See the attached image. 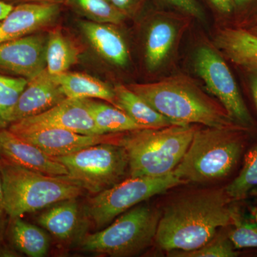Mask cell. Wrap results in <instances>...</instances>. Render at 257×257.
Returning a JSON list of instances; mask_svg holds the SVG:
<instances>
[{"mask_svg": "<svg viewBox=\"0 0 257 257\" xmlns=\"http://www.w3.org/2000/svg\"><path fill=\"white\" fill-rule=\"evenodd\" d=\"M60 86L47 69L28 81L9 116L10 125L42 114L66 99Z\"/></svg>", "mask_w": 257, "mask_h": 257, "instance_id": "16", "label": "cell"}, {"mask_svg": "<svg viewBox=\"0 0 257 257\" xmlns=\"http://www.w3.org/2000/svg\"><path fill=\"white\" fill-rule=\"evenodd\" d=\"M211 8L216 13L224 17L232 20L233 1L232 0H208Z\"/></svg>", "mask_w": 257, "mask_h": 257, "instance_id": "34", "label": "cell"}, {"mask_svg": "<svg viewBox=\"0 0 257 257\" xmlns=\"http://www.w3.org/2000/svg\"><path fill=\"white\" fill-rule=\"evenodd\" d=\"M8 128L52 157L64 156L99 144H119L122 136V133L84 135L55 127L21 128L10 125Z\"/></svg>", "mask_w": 257, "mask_h": 257, "instance_id": "12", "label": "cell"}, {"mask_svg": "<svg viewBox=\"0 0 257 257\" xmlns=\"http://www.w3.org/2000/svg\"><path fill=\"white\" fill-rule=\"evenodd\" d=\"M231 226L228 238L236 250L257 248V221L243 219L235 208Z\"/></svg>", "mask_w": 257, "mask_h": 257, "instance_id": "28", "label": "cell"}, {"mask_svg": "<svg viewBox=\"0 0 257 257\" xmlns=\"http://www.w3.org/2000/svg\"><path fill=\"white\" fill-rule=\"evenodd\" d=\"M54 158L66 167L69 179L92 195L121 182L128 172L127 153L119 144H99Z\"/></svg>", "mask_w": 257, "mask_h": 257, "instance_id": "7", "label": "cell"}, {"mask_svg": "<svg viewBox=\"0 0 257 257\" xmlns=\"http://www.w3.org/2000/svg\"><path fill=\"white\" fill-rule=\"evenodd\" d=\"M3 3L15 7L25 3H50V4L65 5L67 0H0Z\"/></svg>", "mask_w": 257, "mask_h": 257, "instance_id": "36", "label": "cell"}, {"mask_svg": "<svg viewBox=\"0 0 257 257\" xmlns=\"http://www.w3.org/2000/svg\"><path fill=\"white\" fill-rule=\"evenodd\" d=\"M65 5L94 23L119 25L126 16L109 0H67Z\"/></svg>", "mask_w": 257, "mask_h": 257, "instance_id": "26", "label": "cell"}, {"mask_svg": "<svg viewBox=\"0 0 257 257\" xmlns=\"http://www.w3.org/2000/svg\"><path fill=\"white\" fill-rule=\"evenodd\" d=\"M14 7L12 5L7 4V3H3V2L0 1V21L4 20L10 12L13 10Z\"/></svg>", "mask_w": 257, "mask_h": 257, "instance_id": "38", "label": "cell"}, {"mask_svg": "<svg viewBox=\"0 0 257 257\" xmlns=\"http://www.w3.org/2000/svg\"><path fill=\"white\" fill-rule=\"evenodd\" d=\"M162 4L167 5L179 13L188 17L204 20V11L196 0H159Z\"/></svg>", "mask_w": 257, "mask_h": 257, "instance_id": "31", "label": "cell"}, {"mask_svg": "<svg viewBox=\"0 0 257 257\" xmlns=\"http://www.w3.org/2000/svg\"><path fill=\"white\" fill-rule=\"evenodd\" d=\"M79 25L83 35L101 58L116 67L127 65L130 61L127 45L114 25L89 20L81 22Z\"/></svg>", "mask_w": 257, "mask_h": 257, "instance_id": "18", "label": "cell"}, {"mask_svg": "<svg viewBox=\"0 0 257 257\" xmlns=\"http://www.w3.org/2000/svg\"><path fill=\"white\" fill-rule=\"evenodd\" d=\"M196 74L205 84L235 122L252 132L256 127L239 86L224 56L214 45L204 42L196 49L193 58Z\"/></svg>", "mask_w": 257, "mask_h": 257, "instance_id": "9", "label": "cell"}, {"mask_svg": "<svg viewBox=\"0 0 257 257\" xmlns=\"http://www.w3.org/2000/svg\"><path fill=\"white\" fill-rule=\"evenodd\" d=\"M113 89L117 107L144 128H162L174 124L170 119L155 110L141 96L131 90L127 85L117 84Z\"/></svg>", "mask_w": 257, "mask_h": 257, "instance_id": "22", "label": "cell"}, {"mask_svg": "<svg viewBox=\"0 0 257 257\" xmlns=\"http://www.w3.org/2000/svg\"><path fill=\"white\" fill-rule=\"evenodd\" d=\"M184 184L174 172L160 177H130L88 199L82 213L100 229L139 203Z\"/></svg>", "mask_w": 257, "mask_h": 257, "instance_id": "8", "label": "cell"}, {"mask_svg": "<svg viewBox=\"0 0 257 257\" xmlns=\"http://www.w3.org/2000/svg\"><path fill=\"white\" fill-rule=\"evenodd\" d=\"M85 101L94 122L102 135L128 133L145 128L124 111L109 103L94 99H85Z\"/></svg>", "mask_w": 257, "mask_h": 257, "instance_id": "23", "label": "cell"}, {"mask_svg": "<svg viewBox=\"0 0 257 257\" xmlns=\"http://www.w3.org/2000/svg\"><path fill=\"white\" fill-rule=\"evenodd\" d=\"M6 215L4 207V190H3V177H2L1 162H0V216Z\"/></svg>", "mask_w": 257, "mask_h": 257, "instance_id": "37", "label": "cell"}, {"mask_svg": "<svg viewBox=\"0 0 257 257\" xmlns=\"http://www.w3.org/2000/svg\"><path fill=\"white\" fill-rule=\"evenodd\" d=\"M28 83L24 78L0 74V130L10 126V113Z\"/></svg>", "mask_w": 257, "mask_h": 257, "instance_id": "27", "label": "cell"}, {"mask_svg": "<svg viewBox=\"0 0 257 257\" xmlns=\"http://www.w3.org/2000/svg\"><path fill=\"white\" fill-rule=\"evenodd\" d=\"M6 240L17 252L30 257L45 256L50 250L48 234L41 228L23 220V217H9Z\"/></svg>", "mask_w": 257, "mask_h": 257, "instance_id": "19", "label": "cell"}, {"mask_svg": "<svg viewBox=\"0 0 257 257\" xmlns=\"http://www.w3.org/2000/svg\"><path fill=\"white\" fill-rule=\"evenodd\" d=\"M48 33L39 32L0 43V74L30 81L46 69Z\"/></svg>", "mask_w": 257, "mask_h": 257, "instance_id": "11", "label": "cell"}, {"mask_svg": "<svg viewBox=\"0 0 257 257\" xmlns=\"http://www.w3.org/2000/svg\"><path fill=\"white\" fill-rule=\"evenodd\" d=\"M0 160L50 176H68L63 165L9 128L0 130Z\"/></svg>", "mask_w": 257, "mask_h": 257, "instance_id": "14", "label": "cell"}, {"mask_svg": "<svg viewBox=\"0 0 257 257\" xmlns=\"http://www.w3.org/2000/svg\"><path fill=\"white\" fill-rule=\"evenodd\" d=\"M79 50L60 30L48 32L46 50L47 70L52 75L67 72L78 62Z\"/></svg>", "mask_w": 257, "mask_h": 257, "instance_id": "24", "label": "cell"}, {"mask_svg": "<svg viewBox=\"0 0 257 257\" xmlns=\"http://www.w3.org/2000/svg\"><path fill=\"white\" fill-rule=\"evenodd\" d=\"M224 189L199 191L170 203L160 215L155 242L165 251L202 247L219 228L231 226L235 207Z\"/></svg>", "mask_w": 257, "mask_h": 257, "instance_id": "1", "label": "cell"}, {"mask_svg": "<svg viewBox=\"0 0 257 257\" xmlns=\"http://www.w3.org/2000/svg\"><path fill=\"white\" fill-rule=\"evenodd\" d=\"M53 77L67 98L99 99L117 107L114 89L99 79L87 74L69 71Z\"/></svg>", "mask_w": 257, "mask_h": 257, "instance_id": "21", "label": "cell"}, {"mask_svg": "<svg viewBox=\"0 0 257 257\" xmlns=\"http://www.w3.org/2000/svg\"><path fill=\"white\" fill-rule=\"evenodd\" d=\"M251 132L243 127H197L174 173L186 184L228 177L244 156Z\"/></svg>", "mask_w": 257, "mask_h": 257, "instance_id": "3", "label": "cell"}, {"mask_svg": "<svg viewBox=\"0 0 257 257\" xmlns=\"http://www.w3.org/2000/svg\"><path fill=\"white\" fill-rule=\"evenodd\" d=\"M160 218L149 206L133 208L104 229L79 236V248L101 256H136L155 240Z\"/></svg>", "mask_w": 257, "mask_h": 257, "instance_id": "6", "label": "cell"}, {"mask_svg": "<svg viewBox=\"0 0 257 257\" xmlns=\"http://www.w3.org/2000/svg\"><path fill=\"white\" fill-rule=\"evenodd\" d=\"M213 45L238 68H257V36L245 29H219Z\"/></svg>", "mask_w": 257, "mask_h": 257, "instance_id": "17", "label": "cell"}, {"mask_svg": "<svg viewBox=\"0 0 257 257\" xmlns=\"http://www.w3.org/2000/svg\"><path fill=\"white\" fill-rule=\"evenodd\" d=\"M239 69L242 73L243 79L247 86L248 92L257 112V68Z\"/></svg>", "mask_w": 257, "mask_h": 257, "instance_id": "32", "label": "cell"}, {"mask_svg": "<svg viewBox=\"0 0 257 257\" xmlns=\"http://www.w3.org/2000/svg\"><path fill=\"white\" fill-rule=\"evenodd\" d=\"M243 157L239 175L224 188L233 202L245 199L257 189V144L251 147Z\"/></svg>", "mask_w": 257, "mask_h": 257, "instance_id": "25", "label": "cell"}, {"mask_svg": "<svg viewBox=\"0 0 257 257\" xmlns=\"http://www.w3.org/2000/svg\"><path fill=\"white\" fill-rule=\"evenodd\" d=\"M111 4L120 12L127 15L131 13L138 4L139 0H109Z\"/></svg>", "mask_w": 257, "mask_h": 257, "instance_id": "35", "label": "cell"}, {"mask_svg": "<svg viewBox=\"0 0 257 257\" xmlns=\"http://www.w3.org/2000/svg\"><path fill=\"white\" fill-rule=\"evenodd\" d=\"M7 215L0 216V257L20 256V253L17 252L7 242L6 228L8 220Z\"/></svg>", "mask_w": 257, "mask_h": 257, "instance_id": "33", "label": "cell"}, {"mask_svg": "<svg viewBox=\"0 0 257 257\" xmlns=\"http://www.w3.org/2000/svg\"><path fill=\"white\" fill-rule=\"evenodd\" d=\"M0 162L8 217H23L56 203L77 199L85 191L67 176L44 175L5 161Z\"/></svg>", "mask_w": 257, "mask_h": 257, "instance_id": "5", "label": "cell"}, {"mask_svg": "<svg viewBox=\"0 0 257 257\" xmlns=\"http://www.w3.org/2000/svg\"><path fill=\"white\" fill-rule=\"evenodd\" d=\"M127 87L174 124L243 127L230 117L219 101L184 74H176L158 82L130 84Z\"/></svg>", "mask_w": 257, "mask_h": 257, "instance_id": "2", "label": "cell"}, {"mask_svg": "<svg viewBox=\"0 0 257 257\" xmlns=\"http://www.w3.org/2000/svg\"><path fill=\"white\" fill-rule=\"evenodd\" d=\"M235 28L249 30L257 24V0H232Z\"/></svg>", "mask_w": 257, "mask_h": 257, "instance_id": "30", "label": "cell"}, {"mask_svg": "<svg viewBox=\"0 0 257 257\" xmlns=\"http://www.w3.org/2000/svg\"><path fill=\"white\" fill-rule=\"evenodd\" d=\"M187 15L159 12L152 15L145 32L144 56L147 70L162 72L172 62L189 25Z\"/></svg>", "mask_w": 257, "mask_h": 257, "instance_id": "10", "label": "cell"}, {"mask_svg": "<svg viewBox=\"0 0 257 257\" xmlns=\"http://www.w3.org/2000/svg\"><path fill=\"white\" fill-rule=\"evenodd\" d=\"M169 254L176 257H235L239 255V252L227 236L211 240L197 249L169 251Z\"/></svg>", "mask_w": 257, "mask_h": 257, "instance_id": "29", "label": "cell"}, {"mask_svg": "<svg viewBox=\"0 0 257 257\" xmlns=\"http://www.w3.org/2000/svg\"><path fill=\"white\" fill-rule=\"evenodd\" d=\"M10 125L21 128H60L84 135H102L93 119L85 99L66 98L42 114Z\"/></svg>", "mask_w": 257, "mask_h": 257, "instance_id": "13", "label": "cell"}, {"mask_svg": "<svg viewBox=\"0 0 257 257\" xmlns=\"http://www.w3.org/2000/svg\"><path fill=\"white\" fill-rule=\"evenodd\" d=\"M248 30L251 32V33H252L253 35L257 36V24L256 25H254V26L252 27L251 28H250L249 30Z\"/></svg>", "mask_w": 257, "mask_h": 257, "instance_id": "39", "label": "cell"}, {"mask_svg": "<svg viewBox=\"0 0 257 257\" xmlns=\"http://www.w3.org/2000/svg\"><path fill=\"white\" fill-rule=\"evenodd\" d=\"M60 5L25 3L16 5L0 21V43L46 30L60 14Z\"/></svg>", "mask_w": 257, "mask_h": 257, "instance_id": "15", "label": "cell"}, {"mask_svg": "<svg viewBox=\"0 0 257 257\" xmlns=\"http://www.w3.org/2000/svg\"><path fill=\"white\" fill-rule=\"evenodd\" d=\"M81 214L77 199H67L52 204L37 217V221L55 239L66 242L73 239L77 234Z\"/></svg>", "mask_w": 257, "mask_h": 257, "instance_id": "20", "label": "cell"}, {"mask_svg": "<svg viewBox=\"0 0 257 257\" xmlns=\"http://www.w3.org/2000/svg\"><path fill=\"white\" fill-rule=\"evenodd\" d=\"M196 124H173L122 133L130 177H160L173 172L192 142Z\"/></svg>", "mask_w": 257, "mask_h": 257, "instance_id": "4", "label": "cell"}]
</instances>
